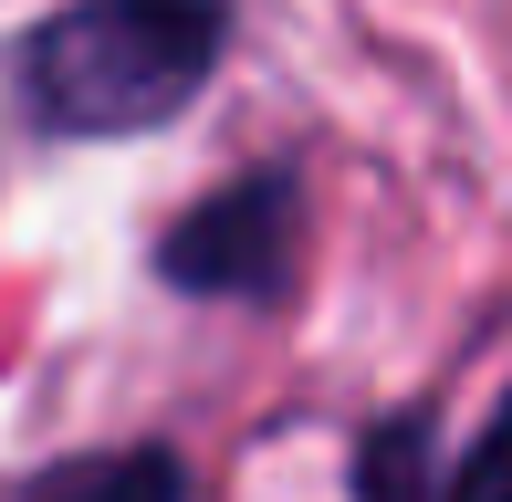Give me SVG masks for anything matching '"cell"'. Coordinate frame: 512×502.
<instances>
[{
    "mask_svg": "<svg viewBox=\"0 0 512 502\" xmlns=\"http://www.w3.org/2000/svg\"><path fill=\"white\" fill-rule=\"evenodd\" d=\"M439 502H512V398L492 408V429L471 440V461L450 471V492Z\"/></svg>",
    "mask_w": 512,
    "mask_h": 502,
    "instance_id": "obj_4",
    "label": "cell"
},
{
    "mask_svg": "<svg viewBox=\"0 0 512 502\" xmlns=\"http://www.w3.org/2000/svg\"><path fill=\"white\" fill-rule=\"evenodd\" d=\"M418 450H429V429H418V419L377 429V450H366V502H429V482H418Z\"/></svg>",
    "mask_w": 512,
    "mask_h": 502,
    "instance_id": "obj_5",
    "label": "cell"
},
{
    "mask_svg": "<svg viewBox=\"0 0 512 502\" xmlns=\"http://www.w3.org/2000/svg\"><path fill=\"white\" fill-rule=\"evenodd\" d=\"M11 502H189V461H178L168 440H126V450L53 461L42 482H21Z\"/></svg>",
    "mask_w": 512,
    "mask_h": 502,
    "instance_id": "obj_3",
    "label": "cell"
},
{
    "mask_svg": "<svg viewBox=\"0 0 512 502\" xmlns=\"http://www.w3.org/2000/svg\"><path fill=\"white\" fill-rule=\"evenodd\" d=\"M220 0H74L21 42V105L53 136H136L209 84Z\"/></svg>",
    "mask_w": 512,
    "mask_h": 502,
    "instance_id": "obj_1",
    "label": "cell"
},
{
    "mask_svg": "<svg viewBox=\"0 0 512 502\" xmlns=\"http://www.w3.org/2000/svg\"><path fill=\"white\" fill-rule=\"evenodd\" d=\"M293 241H304V189L283 168H251L230 189H209L199 210L168 220L157 272L178 293H220V304H272L293 283Z\"/></svg>",
    "mask_w": 512,
    "mask_h": 502,
    "instance_id": "obj_2",
    "label": "cell"
}]
</instances>
